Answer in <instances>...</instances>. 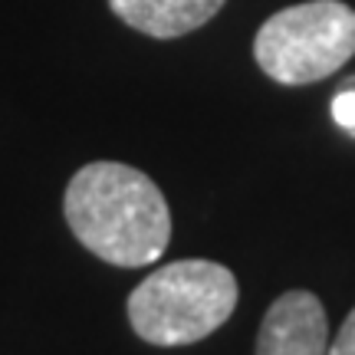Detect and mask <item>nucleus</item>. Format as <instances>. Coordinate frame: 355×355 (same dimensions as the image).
Masks as SVG:
<instances>
[{"instance_id": "f257e3e1", "label": "nucleus", "mask_w": 355, "mask_h": 355, "mask_svg": "<svg viewBox=\"0 0 355 355\" xmlns=\"http://www.w3.org/2000/svg\"><path fill=\"white\" fill-rule=\"evenodd\" d=\"M63 214L89 254L122 270L155 263L171 241V207L162 188L122 162L79 168L66 184Z\"/></svg>"}, {"instance_id": "f03ea898", "label": "nucleus", "mask_w": 355, "mask_h": 355, "mask_svg": "<svg viewBox=\"0 0 355 355\" xmlns=\"http://www.w3.org/2000/svg\"><path fill=\"white\" fill-rule=\"evenodd\" d=\"M241 286L224 263L175 260L152 270L125 303L128 322L141 343L178 349L207 339L237 309Z\"/></svg>"}, {"instance_id": "7ed1b4c3", "label": "nucleus", "mask_w": 355, "mask_h": 355, "mask_svg": "<svg viewBox=\"0 0 355 355\" xmlns=\"http://www.w3.org/2000/svg\"><path fill=\"white\" fill-rule=\"evenodd\" d=\"M355 56V10L343 0H306L257 30L254 60L279 86H313Z\"/></svg>"}, {"instance_id": "20e7f679", "label": "nucleus", "mask_w": 355, "mask_h": 355, "mask_svg": "<svg viewBox=\"0 0 355 355\" xmlns=\"http://www.w3.org/2000/svg\"><path fill=\"white\" fill-rule=\"evenodd\" d=\"M329 322L322 300L309 290H286L263 313L257 355H326Z\"/></svg>"}, {"instance_id": "39448f33", "label": "nucleus", "mask_w": 355, "mask_h": 355, "mask_svg": "<svg viewBox=\"0 0 355 355\" xmlns=\"http://www.w3.org/2000/svg\"><path fill=\"white\" fill-rule=\"evenodd\" d=\"M227 0H109V10L135 33L178 40L214 20Z\"/></svg>"}, {"instance_id": "423d86ee", "label": "nucleus", "mask_w": 355, "mask_h": 355, "mask_svg": "<svg viewBox=\"0 0 355 355\" xmlns=\"http://www.w3.org/2000/svg\"><path fill=\"white\" fill-rule=\"evenodd\" d=\"M326 355H355V309L345 316V322L339 326L336 339L329 343Z\"/></svg>"}, {"instance_id": "0eeeda50", "label": "nucleus", "mask_w": 355, "mask_h": 355, "mask_svg": "<svg viewBox=\"0 0 355 355\" xmlns=\"http://www.w3.org/2000/svg\"><path fill=\"white\" fill-rule=\"evenodd\" d=\"M332 115L343 128H355V89H343L332 99Z\"/></svg>"}]
</instances>
